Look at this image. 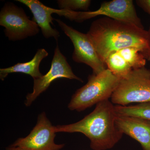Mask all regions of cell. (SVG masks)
<instances>
[{"label":"cell","instance_id":"cell-6","mask_svg":"<svg viewBox=\"0 0 150 150\" xmlns=\"http://www.w3.org/2000/svg\"><path fill=\"white\" fill-rule=\"evenodd\" d=\"M54 20L72 42L74 46L72 59L75 62L88 65L91 68L94 74H98L107 69L87 34L74 29L61 20Z\"/></svg>","mask_w":150,"mask_h":150},{"label":"cell","instance_id":"cell-11","mask_svg":"<svg viewBox=\"0 0 150 150\" xmlns=\"http://www.w3.org/2000/svg\"><path fill=\"white\" fill-rule=\"evenodd\" d=\"M16 1L27 6L33 15L32 20L35 21L41 29L45 38L53 37L57 41L60 33L51 27L54 19L52 14L55 13V9L44 5L38 0H16Z\"/></svg>","mask_w":150,"mask_h":150},{"label":"cell","instance_id":"cell-13","mask_svg":"<svg viewBox=\"0 0 150 150\" xmlns=\"http://www.w3.org/2000/svg\"><path fill=\"white\" fill-rule=\"evenodd\" d=\"M104 63L107 69L121 79L128 76L133 70L118 51L110 53Z\"/></svg>","mask_w":150,"mask_h":150},{"label":"cell","instance_id":"cell-17","mask_svg":"<svg viewBox=\"0 0 150 150\" xmlns=\"http://www.w3.org/2000/svg\"><path fill=\"white\" fill-rule=\"evenodd\" d=\"M136 3L137 5L150 16V0H137Z\"/></svg>","mask_w":150,"mask_h":150},{"label":"cell","instance_id":"cell-5","mask_svg":"<svg viewBox=\"0 0 150 150\" xmlns=\"http://www.w3.org/2000/svg\"><path fill=\"white\" fill-rule=\"evenodd\" d=\"M0 25L5 28V35L11 41L35 36L40 31L37 23L30 19L24 10L12 3H6L1 10Z\"/></svg>","mask_w":150,"mask_h":150},{"label":"cell","instance_id":"cell-19","mask_svg":"<svg viewBox=\"0 0 150 150\" xmlns=\"http://www.w3.org/2000/svg\"><path fill=\"white\" fill-rule=\"evenodd\" d=\"M6 150H20L18 148L16 147L13 146H9V147H8L6 148Z\"/></svg>","mask_w":150,"mask_h":150},{"label":"cell","instance_id":"cell-12","mask_svg":"<svg viewBox=\"0 0 150 150\" xmlns=\"http://www.w3.org/2000/svg\"><path fill=\"white\" fill-rule=\"evenodd\" d=\"M48 52L44 48L38 49L32 60L25 63H18L8 68L1 69L0 79L4 81L9 74L21 73L29 75L33 80L43 76L39 70V66L43 59L48 56Z\"/></svg>","mask_w":150,"mask_h":150},{"label":"cell","instance_id":"cell-3","mask_svg":"<svg viewBox=\"0 0 150 150\" xmlns=\"http://www.w3.org/2000/svg\"><path fill=\"white\" fill-rule=\"evenodd\" d=\"M121 81L108 69L98 74L90 75L85 85L78 89L72 96L68 108L80 112L109 100Z\"/></svg>","mask_w":150,"mask_h":150},{"label":"cell","instance_id":"cell-1","mask_svg":"<svg viewBox=\"0 0 150 150\" xmlns=\"http://www.w3.org/2000/svg\"><path fill=\"white\" fill-rule=\"evenodd\" d=\"M87 35L103 62L112 52L129 47L140 48L146 58L147 31L134 25L105 17L94 21Z\"/></svg>","mask_w":150,"mask_h":150},{"label":"cell","instance_id":"cell-10","mask_svg":"<svg viewBox=\"0 0 150 150\" xmlns=\"http://www.w3.org/2000/svg\"><path fill=\"white\" fill-rule=\"evenodd\" d=\"M115 123L123 134L140 143L144 150H150V121L137 117L117 115Z\"/></svg>","mask_w":150,"mask_h":150},{"label":"cell","instance_id":"cell-18","mask_svg":"<svg viewBox=\"0 0 150 150\" xmlns=\"http://www.w3.org/2000/svg\"><path fill=\"white\" fill-rule=\"evenodd\" d=\"M148 32L147 43L148 49L147 54H146V59L150 62V27Z\"/></svg>","mask_w":150,"mask_h":150},{"label":"cell","instance_id":"cell-7","mask_svg":"<svg viewBox=\"0 0 150 150\" xmlns=\"http://www.w3.org/2000/svg\"><path fill=\"white\" fill-rule=\"evenodd\" d=\"M99 16H105L144 28L132 0H113L105 2L98 9L93 11H73L71 14V21L82 22Z\"/></svg>","mask_w":150,"mask_h":150},{"label":"cell","instance_id":"cell-9","mask_svg":"<svg viewBox=\"0 0 150 150\" xmlns=\"http://www.w3.org/2000/svg\"><path fill=\"white\" fill-rule=\"evenodd\" d=\"M60 78L76 80L83 82L81 79L77 76L73 72L71 67L67 62V58L61 53L57 45L54 51L50 70L41 77L34 79L33 91L26 96L25 105L30 106L38 97L46 91L52 82Z\"/></svg>","mask_w":150,"mask_h":150},{"label":"cell","instance_id":"cell-15","mask_svg":"<svg viewBox=\"0 0 150 150\" xmlns=\"http://www.w3.org/2000/svg\"><path fill=\"white\" fill-rule=\"evenodd\" d=\"M126 60L132 69L135 70L145 67L146 59L144 51L140 48L129 47L117 51Z\"/></svg>","mask_w":150,"mask_h":150},{"label":"cell","instance_id":"cell-2","mask_svg":"<svg viewBox=\"0 0 150 150\" xmlns=\"http://www.w3.org/2000/svg\"><path fill=\"white\" fill-rule=\"evenodd\" d=\"M115 105L109 100L96 105L94 110L83 118L69 125L55 126L56 133H80L90 140L93 150L112 149L123 137L115 123Z\"/></svg>","mask_w":150,"mask_h":150},{"label":"cell","instance_id":"cell-4","mask_svg":"<svg viewBox=\"0 0 150 150\" xmlns=\"http://www.w3.org/2000/svg\"><path fill=\"white\" fill-rule=\"evenodd\" d=\"M110 98L113 104L123 106L150 101V70L145 67L133 70L121 79Z\"/></svg>","mask_w":150,"mask_h":150},{"label":"cell","instance_id":"cell-14","mask_svg":"<svg viewBox=\"0 0 150 150\" xmlns=\"http://www.w3.org/2000/svg\"><path fill=\"white\" fill-rule=\"evenodd\" d=\"M117 115L143 118L150 121V101L134 105H115Z\"/></svg>","mask_w":150,"mask_h":150},{"label":"cell","instance_id":"cell-16","mask_svg":"<svg viewBox=\"0 0 150 150\" xmlns=\"http://www.w3.org/2000/svg\"><path fill=\"white\" fill-rule=\"evenodd\" d=\"M57 1L60 9L71 11H87L91 3L90 0H59Z\"/></svg>","mask_w":150,"mask_h":150},{"label":"cell","instance_id":"cell-8","mask_svg":"<svg viewBox=\"0 0 150 150\" xmlns=\"http://www.w3.org/2000/svg\"><path fill=\"white\" fill-rule=\"evenodd\" d=\"M56 133L55 126L43 112L38 115L36 125L27 137L18 139L12 146L20 150H61L65 144L55 143Z\"/></svg>","mask_w":150,"mask_h":150}]
</instances>
